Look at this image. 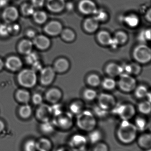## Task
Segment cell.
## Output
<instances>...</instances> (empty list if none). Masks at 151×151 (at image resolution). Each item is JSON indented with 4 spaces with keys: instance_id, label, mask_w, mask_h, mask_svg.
<instances>
[{
    "instance_id": "ac0fdd59",
    "label": "cell",
    "mask_w": 151,
    "mask_h": 151,
    "mask_svg": "<svg viewBox=\"0 0 151 151\" xmlns=\"http://www.w3.org/2000/svg\"><path fill=\"white\" fill-rule=\"evenodd\" d=\"M47 6L50 11L59 13L63 11L65 8V0H48Z\"/></svg>"
},
{
    "instance_id": "836d02e7",
    "label": "cell",
    "mask_w": 151,
    "mask_h": 151,
    "mask_svg": "<svg viewBox=\"0 0 151 151\" xmlns=\"http://www.w3.org/2000/svg\"><path fill=\"white\" fill-rule=\"evenodd\" d=\"M33 16L35 22L38 24H44L48 19L47 13L43 11H35Z\"/></svg>"
},
{
    "instance_id": "f35d334b",
    "label": "cell",
    "mask_w": 151,
    "mask_h": 151,
    "mask_svg": "<svg viewBox=\"0 0 151 151\" xmlns=\"http://www.w3.org/2000/svg\"><path fill=\"white\" fill-rule=\"evenodd\" d=\"M94 17L99 22H105L108 18L107 12L103 9H98L96 12L94 14Z\"/></svg>"
},
{
    "instance_id": "f1b7e54d",
    "label": "cell",
    "mask_w": 151,
    "mask_h": 151,
    "mask_svg": "<svg viewBox=\"0 0 151 151\" xmlns=\"http://www.w3.org/2000/svg\"><path fill=\"white\" fill-rule=\"evenodd\" d=\"M124 22L127 25L132 28L138 26L140 23V19L135 14H130L125 16L123 18Z\"/></svg>"
},
{
    "instance_id": "11a10c76",
    "label": "cell",
    "mask_w": 151,
    "mask_h": 151,
    "mask_svg": "<svg viewBox=\"0 0 151 151\" xmlns=\"http://www.w3.org/2000/svg\"><path fill=\"white\" fill-rule=\"evenodd\" d=\"M145 19L148 22H150L151 21V10L150 8L147 10V12L145 13Z\"/></svg>"
},
{
    "instance_id": "681fc988",
    "label": "cell",
    "mask_w": 151,
    "mask_h": 151,
    "mask_svg": "<svg viewBox=\"0 0 151 151\" xmlns=\"http://www.w3.org/2000/svg\"><path fill=\"white\" fill-rule=\"evenodd\" d=\"M43 97L39 93H35L32 97V101L35 105H40L42 103Z\"/></svg>"
},
{
    "instance_id": "4dcf8cb0",
    "label": "cell",
    "mask_w": 151,
    "mask_h": 151,
    "mask_svg": "<svg viewBox=\"0 0 151 151\" xmlns=\"http://www.w3.org/2000/svg\"><path fill=\"white\" fill-rule=\"evenodd\" d=\"M16 97L18 101L24 104L28 103L31 98L29 92L24 89L18 90L16 92Z\"/></svg>"
},
{
    "instance_id": "7a4b0ae2",
    "label": "cell",
    "mask_w": 151,
    "mask_h": 151,
    "mask_svg": "<svg viewBox=\"0 0 151 151\" xmlns=\"http://www.w3.org/2000/svg\"><path fill=\"white\" fill-rule=\"evenodd\" d=\"M76 126L82 132L89 133L97 127V121L95 114L87 110H83L76 117Z\"/></svg>"
},
{
    "instance_id": "d6986e66",
    "label": "cell",
    "mask_w": 151,
    "mask_h": 151,
    "mask_svg": "<svg viewBox=\"0 0 151 151\" xmlns=\"http://www.w3.org/2000/svg\"><path fill=\"white\" fill-rule=\"evenodd\" d=\"M33 45L41 50L48 49L51 45V41L47 36L43 35L35 36L34 38Z\"/></svg>"
},
{
    "instance_id": "8fae6325",
    "label": "cell",
    "mask_w": 151,
    "mask_h": 151,
    "mask_svg": "<svg viewBox=\"0 0 151 151\" xmlns=\"http://www.w3.org/2000/svg\"><path fill=\"white\" fill-rule=\"evenodd\" d=\"M56 73L52 67L43 68L40 71V82L42 84L45 86L51 84L55 79Z\"/></svg>"
},
{
    "instance_id": "b9f144b4",
    "label": "cell",
    "mask_w": 151,
    "mask_h": 151,
    "mask_svg": "<svg viewBox=\"0 0 151 151\" xmlns=\"http://www.w3.org/2000/svg\"><path fill=\"white\" fill-rule=\"evenodd\" d=\"M22 13L25 16H33L34 13L35 8L32 4H24L21 7Z\"/></svg>"
},
{
    "instance_id": "816d5d0a",
    "label": "cell",
    "mask_w": 151,
    "mask_h": 151,
    "mask_svg": "<svg viewBox=\"0 0 151 151\" xmlns=\"http://www.w3.org/2000/svg\"><path fill=\"white\" fill-rule=\"evenodd\" d=\"M32 65L33 66V69L32 70H33L35 73L36 72H40L43 69L41 64L38 61L33 64Z\"/></svg>"
},
{
    "instance_id": "f6af8a7d",
    "label": "cell",
    "mask_w": 151,
    "mask_h": 151,
    "mask_svg": "<svg viewBox=\"0 0 151 151\" xmlns=\"http://www.w3.org/2000/svg\"><path fill=\"white\" fill-rule=\"evenodd\" d=\"M91 151H110V149L108 145L102 141L93 145Z\"/></svg>"
},
{
    "instance_id": "277c9868",
    "label": "cell",
    "mask_w": 151,
    "mask_h": 151,
    "mask_svg": "<svg viewBox=\"0 0 151 151\" xmlns=\"http://www.w3.org/2000/svg\"><path fill=\"white\" fill-rule=\"evenodd\" d=\"M19 83L25 88L34 87L37 82L36 73L33 70L25 69L20 72L17 76Z\"/></svg>"
},
{
    "instance_id": "bcb514c9",
    "label": "cell",
    "mask_w": 151,
    "mask_h": 151,
    "mask_svg": "<svg viewBox=\"0 0 151 151\" xmlns=\"http://www.w3.org/2000/svg\"><path fill=\"white\" fill-rule=\"evenodd\" d=\"M24 151H35L36 150V142L33 140L27 141L24 145Z\"/></svg>"
},
{
    "instance_id": "4316f807",
    "label": "cell",
    "mask_w": 151,
    "mask_h": 151,
    "mask_svg": "<svg viewBox=\"0 0 151 151\" xmlns=\"http://www.w3.org/2000/svg\"><path fill=\"white\" fill-rule=\"evenodd\" d=\"M123 67V66H122ZM123 70L125 73L129 75H138L142 71V67L137 63H132L123 66Z\"/></svg>"
},
{
    "instance_id": "e0dca14e",
    "label": "cell",
    "mask_w": 151,
    "mask_h": 151,
    "mask_svg": "<svg viewBox=\"0 0 151 151\" xmlns=\"http://www.w3.org/2000/svg\"><path fill=\"white\" fill-rule=\"evenodd\" d=\"M52 114V109L47 105H41L36 111L37 118L43 122L49 121Z\"/></svg>"
},
{
    "instance_id": "7c38bea8",
    "label": "cell",
    "mask_w": 151,
    "mask_h": 151,
    "mask_svg": "<svg viewBox=\"0 0 151 151\" xmlns=\"http://www.w3.org/2000/svg\"><path fill=\"white\" fill-rule=\"evenodd\" d=\"M136 141L137 145L142 150L145 151L151 150V134L150 132H142L137 136Z\"/></svg>"
},
{
    "instance_id": "680465c9",
    "label": "cell",
    "mask_w": 151,
    "mask_h": 151,
    "mask_svg": "<svg viewBox=\"0 0 151 151\" xmlns=\"http://www.w3.org/2000/svg\"><path fill=\"white\" fill-rule=\"evenodd\" d=\"M5 128V124L2 121L0 120V133L3 131Z\"/></svg>"
},
{
    "instance_id": "60d3db41",
    "label": "cell",
    "mask_w": 151,
    "mask_h": 151,
    "mask_svg": "<svg viewBox=\"0 0 151 151\" xmlns=\"http://www.w3.org/2000/svg\"><path fill=\"white\" fill-rule=\"evenodd\" d=\"M102 85L104 88L107 90H112L116 86V81L112 78H105L102 83Z\"/></svg>"
},
{
    "instance_id": "5b68a950",
    "label": "cell",
    "mask_w": 151,
    "mask_h": 151,
    "mask_svg": "<svg viewBox=\"0 0 151 151\" xmlns=\"http://www.w3.org/2000/svg\"><path fill=\"white\" fill-rule=\"evenodd\" d=\"M134 59L141 64H146L151 59V50L150 47L144 44L137 46L133 53Z\"/></svg>"
},
{
    "instance_id": "cb8c5ba5",
    "label": "cell",
    "mask_w": 151,
    "mask_h": 151,
    "mask_svg": "<svg viewBox=\"0 0 151 151\" xmlns=\"http://www.w3.org/2000/svg\"><path fill=\"white\" fill-rule=\"evenodd\" d=\"M70 63L65 58H60L56 61L54 65L53 69L56 72L64 73L69 70Z\"/></svg>"
},
{
    "instance_id": "8d00e7d4",
    "label": "cell",
    "mask_w": 151,
    "mask_h": 151,
    "mask_svg": "<svg viewBox=\"0 0 151 151\" xmlns=\"http://www.w3.org/2000/svg\"><path fill=\"white\" fill-rule=\"evenodd\" d=\"M19 113V115L20 117L23 119H28L32 115V108L28 105H24L20 108Z\"/></svg>"
},
{
    "instance_id": "d4e9b609",
    "label": "cell",
    "mask_w": 151,
    "mask_h": 151,
    "mask_svg": "<svg viewBox=\"0 0 151 151\" xmlns=\"http://www.w3.org/2000/svg\"><path fill=\"white\" fill-rule=\"evenodd\" d=\"M98 41L103 46H111L113 38L108 32L105 31H100L97 35Z\"/></svg>"
},
{
    "instance_id": "83f0119b",
    "label": "cell",
    "mask_w": 151,
    "mask_h": 151,
    "mask_svg": "<svg viewBox=\"0 0 151 151\" xmlns=\"http://www.w3.org/2000/svg\"><path fill=\"white\" fill-rule=\"evenodd\" d=\"M33 43L29 40H24L21 41L18 45L19 51L21 54L27 55L32 52Z\"/></svg>"
},
{
    "instance_id": "ba28073f",
    "label": "cell",
    "mask_w": 151,
    "mask_h": 151,
    "mask_svg": "<svg viewBox=\"0 0 151 151\" xmlns=\"http://www.w3.org/2000/svg\"><path fill=\"white\" fill-rule=\"evenodd\" d=\"M115 113L122 121H130L136 114V109L130 104L120 105L115 109Z\"/></svg>"
},
{
    "instance_id": "6f0895ef",
    "label": "cell",
    "mask_w": 151,
    "mask_h": 151,
    "mask_svg": "<svg viewBox=\"0 0 151 151\" xmlns=\"http://www.w3.org/2000/svg\"><path fill=\"white\" fill-rule=\"evenodd\" d=\"M9 2V0H0V8L6 7Z\"/></svg>"
},
{
    "instance_id": "8992f818",
    "label": "cell",
    "mask_w": 151,
    "mask_h": 151,
    "mask_svg": "<svg viewBox=\"0 0 151 151\" xmlns=\"http://www.w3.org/2000/svg\"><path fill=\"white\" fill-rule=\"evenodd\" d=\"M88 144L87 136L80 133L72 135L68 139V146L73 151L82 150Z\"/></svg>"
},
{
    "instance_id": "d590c367",
    "label": "cell",
    "mask_w": 151,
    "mask_h": 151,
    "mask_svg": "<svg viewBox=\"0 0 151 151\" xmlns=\"http://www.w3.org/2000/svg\"><path fill=\"white\" fill-rule=\"evenodd\" d=\"M138 110L142 114L144 115L150 114L151 111V102L149 101L141 102L138 105Z\"/></svg>"
},
{
    "instance_id": "52a82bcc",
    "label": "cell",
    "mask_w": 151,
    "mask_h": 151,
    "mask_svg": "<svg viewBox=\"0 0 151 151\" xmlns=\"http://www.w3.org/2000/svg\"><path fill=\"white\" fill-rule=\"evenodd\" d=\"M118 85L122 91L126 92H131L136 88V80L131 75L123 73L120 75Z\"/></svg>"
},
{
    "instance_id": "f907efd6",
    "label": "cell",
    "mask_w": 151,
    "mask_h": 151,
    "mask_svg": "<svg viewBox=\"0 0 151 151\" xmlns=\"http://www.w3.org/2000/svg\"><path fill=\"white\" fill-rule=\"evenodd\" d=\"M32 3L34 8H40L44 4V0H32Z\"/></svg>"
},
{
    "instance_id": "d6a6232c",
    "label": "cell",
    "mask_w": 151,
    "mask_h": 151,
    "mask_svg": "<svg viewBox=\"0 0 151 151\" xmlns=\"http://www.w3.org/2000/svg\"><path fill=\"white\" fill-rule=\"evenodd\" d=\"M60 35L64 40L68 42L73 41L76 37L74 32L69 28L63 29Z\"/></svg>"
},
{
    "instance_id": "ab89813d",
    "label": "cell",
    "mask_w": 151,
    "mask_h": 151,
    "mask_svg": "<svg viewBox=\"0 0 151 151\" xmlns=\"http://www.w3.org/2000/svg\"><path fill=\"white\" fill-rule=\"evenodd\" d=\"M87 82L92 87H97L101 83V79L99 76L96 74H90L87 78Z\"/></svg>"
},
{
    "instance_id": "6da1fadb",
    "label": "cell",
    "mask_w": 151,
    "mask_h": 151,
    "mask_svg": "<svg viewBox=\"0 0 151 151\" xmlns=\"http://www.w3.org/2000/svg\"><path fill=\"white\" fill-rule=\"evenodd\" d=\"M138 131L130 121H121L116 129V137L120 143L129 145L136 141Z\"/></svg>"
},
{
    "instance_id": "91938a15",
    "label": "cell",
    "mask_w": 151,
    "mask_h": 151,
    "mask_svg": "<svg viewBox=\"0 0 151 151\" xmlns=\"http://www.w3.org/2000/svg\"><path fill=\"white\" fill-rule=\"evenodd\" d=\"M4 64L1 59H0V71L1 70L4 66Z\"/></svg>"
},
{
    "instance_id": "1f68e13d",
    "label": "cell",
    "mask_w": 151,
    "mask_h": 151,
    "mask_svg": "<svg viewBox=\"0 0 151 151\" xmlns=\"http://www.w3.org/2000/svg\"><path fill=\"white\" fill-rule=\"evenodd\" d=\"M84 105L83 103L80 101H76L73 102L69 106L70 113L73 115H77L83 111Z\"/></svg>"
},
{
    "instance_id": "9c48e42d",
    "label": "cell",
    "mask_w": 151,
    "mask_h": 151,
    "mask_svg": "<svg viewBox=\"0 0 151 151\" xmlns=\"http://www.w3.org/2000/svg\"><path fill=\"white\" fill-rule=\"evenodd\" d=\"M78 9L84 15H94L98 10L96 4L92 0H81L78 4Z\"/></svg>"
},
{
    "instance_id": "7bdbcfd3",
    "label": "cell",
    "mask_w": 151,
    "mask_h": 151,
    "mask_svg": "<svg viewBox=\"0 0 151 151\" xmlns=\"http://www.w3.org/2000/svg\"><path fill=\"white\" fill-rule=\"evenodd\" d=\"M138 39L141 42H146L151 40L150 29H146L142 31L138 35Z\"/></svg>"
},
{
    "instance_id": "7402d4cb",
    "label": "cell",
    "mask_w": 151,
    "mask_h": 151,
    "mask_svg": "<svg viewBox=\"0 0 151 151\" xmlns=\"http://www.w3.org/2000/svg\"><path fill=\"white\" fill-rule=\"evenodd\" d=\"M128 40V36L125 32L119 31L115 33L114 37L113 38L111 46L113 47H117L118 45L125 44L127 41Z\"/></svg>"
},
{
    "instance_id": "44dd1931",
    "label": "cell",
    "mask_w": 151,
    "mask_h": 151,
    "mask_svg": "<svg viewBox=\"0 0 151 151\" xmlns=\"http://www.w3.org/2000/svg\"><path fill=\"white\" fill-rule=\"evenodd\" d=\"M62 93L59 89L52 88L49 90L46 94L47 101L51 104H56L61 99Z\"/></svg>"
},
{
    "instance_id": "9a60e30c",
    "label": "cell",
    "mask_w": 151,
    "mask_h": 151,
    "mask_svg": "<svg viewBox=\"0 0 151 151\" xmlns=\"http://www.w3.org/2000/svg\"><path fill=\"white\" fill-rule=\"evenodd\" d=\"M87 134V138L88 143H90L93 145L103 141L104 137L103 132L102 129L98 128H96Z\"/></svg>"
},
{
    "instance_id": "30bf717a",
    "label": "cell",
    "mask_w": 151,
    "mask_h": 151,
    "mask_svg": "<svg viewBox=\"0 0 151 151\" xmlns=\"http://www.w3.org/2000/svg\"><path fill=\"white\" fill-rule=\"evenodd\" d=\"M98 102L99 107L106 111L113 107L116 104L114 97L108 93L100 94L98 97Z\"/></svg>"
},
{
    "instance_id": "484cf974",
    "label": "cell",
    "mask_w": 151,
    "mask_h": 151,
    "mask_svg": "<svg viewBox=\"0 0 151 151\" xmlns=\"http://www.w3.org/2000/svg\"><path fill=\"white\" fill-rule=\"evenodd\" d=\"M36 150L38 151H50L52 148L51 141L47 138H40L36 142Z\"/></svg>"
},
{
    "instance_id": "db71d44e",
    "label": "cell",
    "mask_w": 151,
    "mask_h": 151,
    "mask_svg": "<svg viewBox=\"0 0 151 151\" xmlns=\"http://www.w3.org/2000/svg\"><path fill=\"white\" fill-rule=\"evenodd\" d=\"M26 35L30 38H34L35 37V33L32 30H29L27 32Z\"/></svg>"
},
{
    "instance_id": "ee69618b",
    "label": "cell",
    "mask_w": 151,
    "mask_h": 151,
    "mask_svg": "<svg viewBox=\"0 0 151 151\" xmlns=\"http://www.w3.org/2000/svg\"><path fill=\"white\" fill-rule=\"evenodd\" d=\"M97 93L95 90L92 89H86L83 92L84 98L89 101L94 100L96 98Z\"/></svg>"
},
{
    "instance_id": "2e32d148",
    "label": "cell",
    "mask_w": 151,
    "mask_h": 151,
    "mask_svg": "<svg viewBox=\"0 0 151 151\" xmlns=\"http://www.w3.org/2000/svg\"><path fill=\"white\" fill-rule=\"evenodd\" d=\"M4 65L8 70L15 72L21 69L23 63L21 59L18 57L11 56L6 59Z\"/></svg>"
},
{
    "instance_id": "7dc6e473",
    "label": "cell",
    "mask_w": 151,
    "mask_h": 151,
    "mask_svg": "<svg viewBox=\"0 0 151 151\" xmlns=\"http://www.w3.org/2000/svg\"><path fill=\"white\" fill-rule=\"evenodd\" d=\"M10 34V29L9 24H0V36L6 37Z\"/></svg>"
},
{
    "instance_id": "4fadbf2b",
    "label": "cell",
    "mask_w": 151,
    "mask_h": 151,
    "mask_svg": "<svg viewBox=\"0 0 151 151\" xmlns=\"http://www.w3.org/2000/svg\"><path fill=\"white\" fill-rule=\"evenodd\" d=\"M63 29V26L60 22L51 21L45 26L44 30L46 33L48 35L56 36L60 35Z\"/></svg>"
},
{
    "instance_id": "c3c4849f",
    "label": "cell",
    "mask_w": 151,
    "mask_h": 151,
    "mask_svg": "<svg viewBox=\"0 0 151 151\" xmlns=\"http://www.w3.org/2000/svg\"><path fill=\"white\" fill-rule=\"evenodd\" d=\"M26 61L29 64L33 65L38 61V56L37 54L35 52H31L26 55Z\"/></svg>"
},
{
    "instance_id": "f546056e",
    "label": "cell",
    "mask_w": 151,
    "mask_h": 151,
    "mask_svg": "<svg viewBox=\"0 0 151 151\" xmlns=\"http://www.w3.org/2000/svg\"><path fill=\"white\" fill-rule=\"evenodd\" d=\"M134 124L138 132H144L146 130L149 125L146 119L141 116H138L136 118Z\"/></svg>"
},
{
    "instance_id": "603a6c76",
    "label": "cell",
    "mask_w": 151,
    "mask_h": 151,
    "mask_svg": "<svg viewBox=\"0 0 151 151\" xmlns=\"http://www.w3.org/2000/svg\"><path fill=\"white\" fill-rule=\"evenodd\" d=\"M105 71L111 77L120 76L124 73L123 67L114 63L109 64L105 67Z\"/></svg>"
},
{
    "instance_id": "9f6ffc18",
    "label": "cell",
    "mask_w": 151,
    "mask_h": 151,
    "mask_svg": "<svg viewBox=\"0 0 151 151\" xmlns=\"http://www.w3.org/2000/svg\"><path fill=\"white\" fill-rule=\"evenodd\" d=\"M56 151H73L69 146H63L58 149Z\"/></svg>"
},
{
    "instance_id": "5bb4252c",
    "label": "cell",
    "mask_w": 151,
    "mask_h": 151,
    "mask_svg": "<svg viewBox=\"0 0 151 151\" xmlns=\"http://www.w3.org/2000/svg\"><path fill=\"white\" fill-rule=\"evenodd\" d=\"M18 17V11L13 6L7 7L3 12V19L7 24H11L17 20Z\"/></svg>"
},
{
    "instance_id": "3957f363",
    "label": "cell",
    "mask_w": 151,
    "mask_h": 151,
    "mask_svg": "<svg viewBox=\"0 0 151 151\" xmlns=\"http://www.w3.org/2000/svg\"><path fill=\"white\" fill-rule=\"evenodd\" d=\"M55 116L56 119L54 124L56 127L64 131H68L72 128L74 120L71 113L61 111L55 114Z\"/></svg>"
},
{
    "instance_id": "ffe728a7",
    "label": "cell",
    "mask_w": 151,
    "mask_h": 151,
    "mask_svg": "<svg viewBox=\"0 0 151 151\" xmlns=\"http://www.w3.org/2000/svg\"><path fill=\"white\" fill-rule=\"evenodd\" d=\"M99 22L94 17L86 19L83 23L84 30L89 33L95 32L99 27Z\"/></svg>"
},
{
    "instance_id": "e575fe53",
    "label": "cell",
    "mask_w": 151,
    "mask_h": 151,
    "mask_svg": "<svg viewBox=\"0 0 151 151\" xmlns=\"http://www.w3.org/2000/svg\"><path fill=\"white\" fill-rule=\"evenodd\" d=\"M56 128L54 123L48 121L44 122L40 126V129L42 132L46 134H50L54 132Z\"/></svg>"
},
{
    "instance_id": "f5cc1de1",
    "label": "cell",
    "mask_w": 151,
    "mask_h": 151,
    "mask_svg": "<svg viewBox=\"0 0 151 151\" xmlns=\"http://www.w3.org/2000/svg\"><path fill=\"white\" fill-rule=\"evenodd\" d=\"M10 29V33H16L18 32L20 30V26L17 24H9Z\"/></svg>"
},
{
    "instance_id": "74e56055",
    "label": "cell",
    "mask_w": 151,
    "mask_h": 151,
    "mask_svg": "<svg viewBox=\"0 0 151 151\" xmlns=\"http://www.w3.org/2000/svg\"><path fill=\"white\" fill-rule=\"evenodd\" d=\"M135 95L138 99H143L146 97L149 91L148 89L144 85H140L135 88Z\"/></svg>"
}]
</instances>
